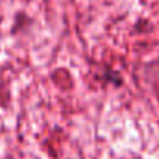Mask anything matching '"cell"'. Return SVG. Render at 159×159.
I'll list each match as a JSON object with an SVG mask.
<instances>
[{"mask_svg":"<svg viewBox=\"0 0 159 159\" xmlns=\"http://www.w3.org/2000/svg\"><path fill=\"white\" fill-rule=\"evenodd\" d=\"M93 76H94L96 79H99V82H101L102 87H105V85H114V87L122 85V77H120V74H119L116 70L110 68L108 65H104V63L94 65Z\"/></svg>","mask_w":159,"mask_h":159,"instance_id":"7a4b0ae2","label":"cell"},{"mask_svg":"<svg viewBox=\"0 0 159 159\" xmlns=\"http://www.w3.org/2000/svg\"><path fill=\"white\" fill-rule=\"evenodd\" d=\"M11 102V90H9V80L3 73V68H0V108H5Z\"/></svg>","mask_w":159,"mask_h":159,"instance_id":"3957f363","label":"cell"},{"mask_svg":"<svg viewBox=\"0 0 159 159\" xmlns=\"http://www.w3.org/2000/svg\"><path fill=\"white\" fill-rule=\"evenodd\" d=\"M142 77H144L147 87L150 88V93L155 98V101H156L159 108V59L144 63V66H142Z\"/></svg>","mask_w":159,"mask_h":159,"instance_id":"6da1fadb","label":"cell"}]
</instances>
